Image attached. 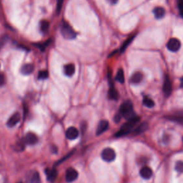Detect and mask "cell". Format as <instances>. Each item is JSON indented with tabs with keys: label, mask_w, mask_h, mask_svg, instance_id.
<instances>
[{
	"label": "cell",
	"mask_w": 183,
	"mask_h": 183,
	"mask_svg": "<svg viewBox=\"0 0 183 183\" xmlns=\"http://www.w3.org/2000/svg\"><path fill=\"white\" fill-rule=\"evenodd\" d=\"M120 113L128 120H133L137 117L133 111V102L130 100H127L122 104L120 108Z\"/></svg>",
	"instance_id": "6da1fadb"
},
{
	"label": "cell",
	"mask_w": 183,
	"mask_h": 183,
	"mask_svg": "<svg viewBox=\"0 0 183 183\" xmlns=\"http://www.w3.org/2000/svg\"><path fill=\"white\" fill-rule=\"evenodd\" d=\"M139 121H140V117H137V116L133 120H128V122L124 123L123 125L122 126L119 132H117L115 136L120 137L124 136L127 135V134H129V133H131L132 129H133V127L135 126V124L137 123Z\"/></svg>",
	"instance_id": "7a4b0ae2"
},
{
	"label": "cell",
	"mask_w": 183,
	"mask_h": 183,
	"mask_svg": "<svg viewBox=\"0 0 183 183\" xmlns=\"http://www.w3.org/2000/svg\"><path fill=\"white\" fill-rule=\"evenodd\" d=\"M61 33L64 38L67 39H74L77 36V34L72 29V27L64 21L62 22L61 24Z\"/></svg>",
	"instance_id": "3957f363"
},
{
	"label": "cell",
	"mask_w": 183,
	"mask_h": 183,
	"mask_svg": "<svg viewBox=\"0 0 183 183\" xmlns=\"http://www.w3.org/2000/svg\"><path fill=\"white\" fill-rule=\"evenodd\" d=\"M102 158L105 162H112L116 157V153L115 150L112 148H105L103 150L101 154Z\"/></svg>",
	"instance_id": "277c9868"
},
{
	"label": "cell",
	"mask_w": 183,
	"mask_h": 183,
	"mask_svg": "<svg viewBox=\"0 0 183 183\" xmlns=\"http://www.w3.org/2000/svg\"><path fill=\"white\" fill-rule=\"evenodd\" d=\"M181 47V42L178 39L171 38L167 43V48L172 52H176Z\"/></svg>",
	"instance_id": "5b68a950"
},
{
	"label": "cell",
	"mask_w": 183,
	"mask_h": 183,
	"mask_svg": "<svg viewBox=\"0 0 183 183\" xmlns=\"http://www.w3.org/2000/svg\"><path fill=\"white\" fill-rule=\"evenodd\" d=\"M163 89L164 95L166 97H169L170 95L172 90V82H171L170 80V78L168 75H165V77L164 78Z\"/></svg>",
	"instance_id": "8992f818"
},
{
	"label": "cell",
	"mask_w": 183,
	"mask_h": 183,
	"mask_svg": "<svg viewBox=\"0 0 183 183\" xmlns=\"http://www.w3.org/2000/svg\"><path fill=\"white\" fill-rule=\"evenodd\" d=\"M78 177V172L74 168H69L66 172V175L65 178L67 182H74L75 180L77 179Z\"/></svg>",
	"instance_id": "52a82bcc"
},
{
	"label": "cell",
	"mask_w": 183,
	"mask_h": 183,
	"mask_svg": "<svg viewBox=\"0 0 183 183\" xmlns=\"http://www.w3.org/2000/svg\"><path fill=\"white\" fill-rule=\"evenodd\" d=\"M38 142V137L35 134L32 133H27L24 137V142L29 145H35Z\"/></svg>",
	"instance_id": "ba28073f"
},
{
	"label": "cell",
	"mask_w": 183,
	"mask_h": 183,
	"mask_svg": "<svg viewBox=\"0 0 183 183\" xmlns=\"http://www.w3.org/2000/svg\"><path fill=\"white\" fill-rule=\"evenodd\" d=\"M20 119H21V116L20 115V113L16 112L13 115L11 116V117L9 119L7 124V126L9 127H15L17 123H19V122L20 121Z\"/></svg>",
	"instance_id": "9c48e42d"
},
{
	"label": "cell",
	"mask_w": 183,
	"mask_h": 183,
	"mask_svg": "<svg viewBox=\"0 0 183 183\" xmlns=\"http://www.w3.org/2000/svg\"><path fill=\"white\" fill-rule=\"evenodd\" d=\"M109 127V122L107 120H101L100 122H99L98 126H97V135H101L105 133V132L108 129Z\"/></svg>",
	"instance_id": "30bf717a"
},
{
	"label": "cell",
	"mask_w": 183,
	"mask_h": 183,
	"mask_svg": "<svg viewBox=\"0 0 183 183\" xmlns=\"http://www.w3.org/2000/svg\"><path fill=\"white\" fill-rule=\"evenodd\" d=\"M79 136V132L77 128L74 127H71L67 129L66 131V137L69 140H75Z\"/></svg>",
	"instance_id": "8fae6325"
},
{
	"label": "cell",
	"mask_w": 183,
	"mask_h": 183,
	"mask_svg": "<svg viewBox=\"0 0 183 183\" xmlns=\"http://www.w3.org/2000/svg\"><path fill=\"white\" fill-rule=\"evenodd\" d=\"M140 175H141V177H142L143 179L148 180L152 177V170H151V168H149V167L145 166L140 170Z\"/></svg>",
	"instance_id": "7c38bea8"
},
{
	"label": "cell",
	"mask_w": 183,
	"mask_h": 183,
	"mask_svg": "<svg viewBox=\"0 0 183 183\" xmlns=\"http://www.w3.org/2000/svg\"><path fill=\"white\" fill-rule=\"evenodd\" d=\"M143 79V75L141 72H136L135 73H134L133 75H132L130 82L133 85H137L139 83L141 82V81Z\"/></svg>",
	"instance_id": "4fadbf2b"
},
{
	"label": "cell",
	"mask_w": 183,
	"mask_h": 183,
	"mask_svg": "<svg viewBox=\"0 0 183 183\" xmlns=\"http://www.w3.org/2000/svg\"><path fill=\"white\" fill-rule=\"evenodd\" d=\"M64 72L68 77H72L75 72V66L73 64H65L64 67Z\"/></svg>",
	"instance_id": "5bb4252c"
},
{
	"label": "cell",
	"mask_w": 183,
	"mask_h": 183,
	"mask_svg": "<svg viewBox=\"0 0 183 183\" xmlns=\"http://www.w3.org/2000/svg\"><path fill=\"white\" fill-rule=\"evenodd\" d=\"M153 14L157 20H160L165 15V10L163 7H155L154 9Z\"/></svg>",
	"instance_id": "9a60e30c"
},
{
	"label": "cell",
	"mask_w": 183,
	"mask_h": 183,
	"mask_svg": "<svg viewBox=\"0 0 183 183\" xmlns=\"http://www.w3.org/2000/svg\"><path fill=\"white\" fill-rule=\"evenodd\" d=\"M34 67L32 64H26L21 69V72L24 75H29L33 72Z\"/></svg>",
	"instance_id": "2e32d148"
},
{
	"label": "cell",
	"mask_w": 183,
	"mask_h": 183,
	"mask_svg": "<svg viewBox=\"0 0 183 183\" xmlns=\"http://www.w3.org/2000/svg\"><path fill=\"white\" fill-rule=\"evenodd\" d=\"M46 174H47L48 180H50V182L54 181L55 180L57 179V172L55 169H52V170H47L46 171Z\"/></svg>",
	"instance_id": "e0dca14e"
},
{
	"label": "cell",
	"mask_w": 183,
	"mask_h": 183,
	"mask_svg": "<svg viewBox=\"0 0 183 183\" xmlns=\"http://www.w3.org/2000/svg\"><path fill=\"white\" fill-rule=\"evenodd\" d=\"M148 127V124L147 122H142L141 123L138 127H137V128L134 130V135H139V134L142 133L143 132H145Z\"/></svg>",
	"instance_id": "ac0fdd59"
},
{
	"label": "cell",
	"mask_w": 183,
	"mask_h": 183,
	"mask_svg": "<svg viewBox=\"0 0 183 183\" xmlns=\"http://www.w3.org/2000/svg\"><path fill=\"white\" fill-rule=\"evenodd\" d=\"M108 97L110 99H112V100H117L119 97V94H118V92L117 90L115 89L114 86L110 87V89H109L108 92Z\"/></svg>",
	"instance_id": "d6986e66"
},
{
	"label": "cell",
	"mask_w": 183,
	"mask_h": 183,
	"mask_svg": "<svg viewBox=\"0 0 183 183\" xmlns=\"http://www.w3.org/2000/svg\"><path fill=\"white\" fill-rule=\"evenodd\" d=\"M115 80L118 81L121 84H123L124 82V70L122 69H120L119 70L117 71V75H116Z\"/></svg>",
	"instance_id": "ffe728a7"
},
{
	"label": "cell",
	"mask_w": 183,
	"mask_h": 183,
	"mask_svg": "<svg viewBox=\"0 0 183 183\" xmlns=\"http://www.w3.org/2000/svg\"><path fill=\"white\" fill-rule=\"evenodd\" d=\"M30 183H41L40 176L37 172H34L32 174L29 180Z\"/></svg>",
	"instance_id": "44dd1931"
},
{
	"label": "cell",
	"mask_w": 183,
	"mask_h": 183,
	"mask_svg": "<svg viewBox=\"0 0 183 183\" xmlns=\"http://www.w3.org/2000/svg\"><path fill=\"white\" fill-rule=\"evenodd\" d=\"M143 105L147 107L152 108L155 106V102L152 99L149 98L148 97H145L143 99Z\"/></svg>",
	"instance_id": "7402d4cb"
},
{
	"label": "cell",
	"mask_w": 183,
	"mask_h": 183,
	"mask_svg": "<svg viewBox=\"0 0 183 183\" xmlns=\"http://www.w3.org/2000/svg\"><path fill=\"white\" fill-rule=\"evenodd\" d=\"M135 35L131 37L128 38L125 41H124V42L123 43V45H122V46L121 47V48H120V51H121L122 52H124V51L126 50V48L128 47V45L132 42V41L133 40L134 38H135Z\"/></svg>",
	"instance_id": "603a6c76"
},
{
	"label": "cell",
	"mask_w": 183,
	"mask_h": 183,
	"mask_svg": "<svg viewBox=\"0 0 183 183\" xmlns=\"http://www.w3.org/2000/svg\"><path fill=\"white\" fill-rule=\"evenodd\" d=\"M168 118L170 120H174V121H177L179 122H182L183 121V115H174L172 116H169Z\"/></svg>",
	"instance_id": "cb8c5ba5"
},
{
	"label": "cell",
	"mask_w": 183,
	"mask_h": 183,
	"mask_svg": "<svg viewBox=\"0 0 183 183\" xmlns=\"http://www.w3.org/2000/svg\"><path fill=\"white\" fill-rule=\"evenodd\" d=\"M49 73L47 70L39 71L38 73V79L39 80H46L48 78Z\"/></svg>",
	"instance_id": "d4e9b609"
},
{
	"label": "cell",
	"mask_w": 183,
	"mask_h": 183,
	"mask_svg": "<svg viewBox=\"0 0 183 183\" xmlns=\"http://www.w3.org/2000/svg\"><path fill=\"white\" fill-rule=\"evenodd\" d=\"M49 27H50V23H49L47 21L43 20L41 22V29L42 32H47Z\"/></svg>",
	"instance_id": "484cf974"
},
{
	"label": "cell",
	"mask_w": 183,
	"mask_h": 183,
	"mask_svg": "<svg viewBox=\"0 0 183 183\" xmlns=\"http://www.w3.org/2000/svg\"><path fill=\"white\" fill-rule=\"evenodd\" d=\"M175 170L178 172H183V162L179 161L175 164Z\"/></svg>",
	"instance_id": "4316f807"
},
{
	"label": "cell",
	"mask_w": 183,
	"mask_h": 183,
	"mask_svg": "<svg viewBox=\"0 0 183 183\" xmlns=\"http://www.w3.org/2000/svg\"><path fill=\"white\" fill-rule=\"evenodd\" d=\"M177 5H178V9H179L180 15L183 17V0H178Z\"/></svg>",
	"instance_id": "83f0119b"
},
{
	"label": "cell",
	"mask_w": 183,
	"mask_h": 183,
	"mask_svg": "<svg viewBox=\"0 0 183 183\" xmlns=\"http://www.w3.org/2000/svg\"><path fill=\"white\" fill-rule=\"evenodd\" d=\"M64 0H57V12L59 14L60 11L62 10V5H63Z\"/></svg>",
	"instance_id": "f1b7e54d"
},
{
	"label": "cell",
	"mask_w": 183,
	"mask_h": 183,
	"mask_svg": "<svg viewBox=\"0 0 183 183\" xmlns=\"http://www.w3.org/2000/svg\"><path fill=\"white\" fill-rule=\"evenodd\" d=\"M16 145H17V146H16L15 149L17 150V151H20V150H24V142H17Z\"/></svg>",
	"instance_id": "f546056e"
},
{
	"label": "cell",
	"mask_w": 183,
	"mask_h": 183,
	"mask_svg": "<svg viewBox=\"0 0 183 183\" xmlns=\"http://www.w3.org/2000/svg\"><path fill=\"white\" fill-rule=\"evenodd\" d=\"M4 83H5V77H4L3 74L0 73V86L4 85Z\"/></svg>",
	"instance_id": "4dcf8cb0"
},
{
	"label": "cell",
	"mask_w": 183,
	"mask_h": 183,
	"mask_svg": "<svg viewBox=\"0 0 183 183\" xmlns=\"http://www.w3.org/2000/svg\"><path fill=\"white\" fill-rule=\"evenodd\" d=\"M7 39V37H4L3 38H2L1 39H0V50H1V48L2 47H3L4 44L6 43Z\"/></svg>",
	"instance_id": "1f68e13d"
},
{
	"label": "cell",
	"mask_w": 183,
	"mask_h": 183,
	"mask_svg": "<svg viewBox=\"0 0 183 183\" xmlns=\"http://www.w3.org/2000/svg\"><path fill=\"white\" fill-rule=\"evenodd\" d=\"M122 116L120 115V113H117V114H116V115L115 116V122H119L120 121V120H121Z\"/></svg>",
	"instance_id": "d6a6232c"
},
{
	"label": "cell",
	"mask_w": 183,
	"mask_h": 183,
	"mask_svg": "<svg viewBox=\"0 0 183 183\" xmlns=\"http://www.w3.org/2000/svg\"><path fill=\"white\" fill-rule=\"evenodd\" d=\"M107 1L110 2V4H115L116 3H117V2H118V0H107Z\"/></svg>",
	"instance_id": "836d02e7"
},
{
	"label": "cell",
	"mask_w": 183,
	"mask_h": 183,
	"mask_svg": "<svg viewBox=\"0 0 183 183\" xmlns=\"http://www.w3.org/2000/svg\"><path fill=\"white\" fill-rule=\"evenodd\" d=\"M180 87L183 88V77L181 78V80H180Z\"/></svg>",
	"instance_id": "e575fe53"
}]
</instances>
